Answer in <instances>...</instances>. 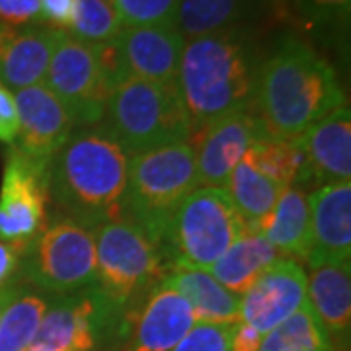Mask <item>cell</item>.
<instances>
[{
    "instance_id": "1",
    "label": "cell",
    "mask_w": 351,
    "mask_h": 351,
    "mask_svg": "<svg viewBox=\"0 0 351 351\" xmlns=\"http://www.w3.org/2000/svg\"><path fill=\"white\" fill-rule=\"evenodd\" d=\"M346 104V92L334 66L299 36L277 38L276 45L262 57L254 112L269 135L301 137Z\"/></svg>"
},
{
    "instance_id": "2",
    "label": "cell",
    "mask_w": 351,
    "mask_h": 351,
    "mask_svg": "<svg viewBox=\"0 0 351 351\" xmlns=\"http://www.w3.org/2000/svg\"><path fill=\"white\" fill-rule=\"evenodd\" d=\"M260 63L256 38L244 25L184 41L176 88L191 133L228 113L254 110Z\"/></svg>"
},
{
    "instance_id": "3",
    "label": "cell",
    "mask_w": 351,
    "mask_h": 351,
    "mask_svg": "<svg viewBox=\"0 0 351 351\" xmlns=\"http://www.w3.org/2000/svg\"><path fill=\"white\" fill-rule=\"evenodd\" d=\"M131 154L106 127H76L49 162V197L59 213L98 228L123 217Z\"/></svg>"
},
{
    "instance_id": "4",
    "label": "cell",
    "mask_w": 351,
    "mask_h": 351,
    "mask_svg": "<svg viewBox=\"0 0 351 351\" xmlns=\"http://www.w3.org/2000/svg\"><path fill=\"white\" fill-rule=\"evenodd\" d=\"M101 125L131 156L191 138V121L176 82L164 84L137 76L115 86Z\"/></svg>"
},
{
    "instance_id": "5",
    "label": "cell",
    "mask_w": 351,
    "mask_h": 351,
    "mask_svg": "<svg viewBox=\"0 0 351 351\" xmlns=\"http://www.w3.org/2000/svg\"><path fill=\"white\" fill-rule=\"evenodd\" d=\"M244 230L246 225L225 189L199 186L174 211L158 250L168 274L209 271Z\"/></svg>"
},
{
    "instance_id": "6",
    "label": "cell",
    "mask_w": 351,
    "mask_h": 351,
    "mask_svg": "<svg viewBox=\"0 0 351 351\" xmlns=\"http://www.w3.org/2000/svg\"><path fill=\"white\" fill-rule=\"evenodd\" d=\"M197 188L195 152L189 143L135 154L129 162L123 217L141 226L158 248L174 211Z\"/></svg>"
},
{
    "instance_id": "7",
    "label": "cell",
    "mask_w": 351,
    "mask_h": 351,
    "mask_svg": "<svg viewBox=\"0 0 351 351\" xmlns=\"http://www.w3.org/2000/svg\"><path fill=\"white\" fill-rule=\"evenodd\" d=\"M168 274L160 250L149 234L127 217L96 228L94 285L121 316V320Z\"/></svg>"
},
{
    "instance_id": "8",
    "label": "cell",
    "mask_w": 351,
    "mask_h": 351,
    "mask_svg": "<svg viewBox=\"0 0 351 351\" xmlns=\"http://www.w3.org/2000/svg\"><path fill=\"white\" fill-rule=\"evenodd\" d=\"M18 281L49 297L71 295L96 281V228L57 213L22 252Z\"/></svg>"
},
{
    "instance_id": "9",
    "label": "cell",
    "mask_w": 351,
    "mask_h": 351,
    "mask_svg": "<svg viewBox=\"0 0 351 351\" xmlns=\"http://www.w3.org/2000/svg\"><path fill=\"white\" fill-rule=\"evenodd\" d=\"M121 316L96 285L51 297L29 351H96L119 334Z\"/></svg>"
},
{
    "instance_id": "10",
    "label": "cell",
    "mask_w": 351,
    "mask_h": 351,
    "mask_svg": "<svg viewBox=\"0 0 351 351\" xmlns=\"http://www.w3.org/2000/svg\"><path fill=\"white\" fill-rule=\"evenodd\" d=\"M43 84L63 101L76 127L104 121L113 86L98 61L94 43L80 41L61 29Z\"/></svg>"
},
{
    "instance_id": "11",
    "label": "cell",
    "mask_w": 351,
    "mask_h": 351,
    "mask_svg": "<svg viewBox=\"0 0 351 351\" xmlns=\"http://www.w3.org/2000/svg\"><path fill=\"white\" fill-rule=\"evenodd\" d=\"M47 166L36 164L10 147L0 186V242L24 252L47 223Z\"/></svg>"
},
{
    "instance_id": "12",
    "label": "cell",
    "mask_w": 351,
    "mask_h": 351,
    "mask_svg": "<svg viewBox=\"0 0 351 351\" xmlns=\"http://www.w3.org/2000/svg\"><path fill=\"white\" fill-rule=\"evenodd\" d=\"M267 131L254 110L228 113L191 133L197 180L205 188H223L250 147Z\"/></svg>"
},
{
    "instance_id": "13",
    "label": "cell",
    "mask_w": 351,
    "mask_h": 351,
    "mask_svg": "<svg viewBox=\"0 0 351 351\" xmlns=\"http://www.w3.org/2000/svg\"><path fill=\"white\" fill-rule=\"evenodd\" d=\"M197 324L189 302L168 283H160L127 314L119 328L123 351H170Z\"/></svg>"
},
{
    "instance_id": "14",
    "label": "cell",
    "mask_w": 351,
    "mask_h": 351,
    "mask_svg": "<svg viewBox=\"0 0 351 351\" xmlns=\"http://www.w3.org/2000/svg\"><path fill=\"white\" fill-rule=\"evenodd\" d=\"M18 106V137L14 149L36 164L47 166L76 129L69 110L43 82L14 94Z\"/></svg>"
},
{
    "instance_id": "15",
    "label": "cell",
    "mask_w": 351,
    "mask_h": 351,
    "mask_svg": "<svg viewBox=\"0 0 351 351\" xmlns=\"http://www.w3.org/2000/svg\"><path fill=\"white\" fill-rule=\"evenodd\" d=\"M306 274L291 258H279L240 297V322L267 334L308 302Z\"/></svg>"
},
{
    "instance_id": "16",
    "label": "cell",
    "mask_w": 351,
    "mask_h": 351,
    "mask_svg": "<svg viewBox=\"0 0 351 351\" xmlns=\"http://www.w3.org/2000/svg\"><path fill=\"white\" fill-rule=\"evenodd\" d=\"M311 248L306 263H343L351 258V184L332 182L308 193Z\"/></svg>"
},
{
    "instance_id": "17",
    "label": "cell",
    "mask_w": 351,
    "mask_h": 351,
    "mask_svg": "<svg viewBox=\"0 0 351 351\" xmlns=\"http://www.w3.org/2000/svg\"><path fill=\"white\" fill-rule=\"evenodd\" d=\"M304 168L299 182H318L320 186L351 180V112L341 106L326 115L301 137Z\"/></svg>"
},
{
    "instance_id": "18",
    "label": "cell",
    "mask_w": 351,
    "mask_h": 351,
    "mask_svg": "<svg viewBox=\"0 0 351 351\" xmlns=\"http://www.w3.org/2000/svg\"><path fill=\"white\" fill-rule=\"evenodd\" d=\"M184 41L176 24L123 27L117 43L127 76L164 84L176 82Z\"/></svg>"
},
{
    "instance_id": "19",
    "label": "cell",
    "mask_w": 351,
    "mask_h": 351,
    "mask_svg": "<svg viewBox=\"0 0 351 351\" xmlns=\"http://www.w3.org/2000/svg\"><path fill=\"white\" fill-rule=\"evenodd\" d=\"M61 29L49 25H8L0 22V82L10 90L45 80Z\"/></svg>"
},
{
    "instance_id": "20",
    "label": "cell",
    "mask_w": 351,
    "mask_h": 351,
    "mask_svg": "<svg viewBox=\"0 0 351 351\" xmlns=\"http://www.w3.org/2000/svg\"><path fill=\"white\" fill-rule=\"evenodd\" d=\"M306 281L308 302L332 341V348L334 351H348L351 338L350 262L314 265Z\"/></svg>"
},
{
    "instance_id": "21",
    "label": "cell",
    "mask_w": 351,
    "mask_h": 351,
    "mask_svg": "<svg viewBox=\"0 0 351 351\" xmlns=\"http://www.w3.org/2000/svg\"><path fill=\"white\" fill-rule=\"evenodd\" d=\"M258 230L277 252L285 254V258L306 262L311 248L308 193L299 186L283 189L271 215Z\"/></svg>"
},
{
    "instance_id": "22",
    "label": "cell",
    "mask_w": 351,
    "mask_h": 351,
    "mask_svg": "<svg viewBox=\"0 0 351 351\" xmlns=\"http://www.w3.org/2000/svg\"><path fill=\"white\" fill-rule=\"evenodd\" d=\"M164 283L176 289L205 324H237L240 322V297L225 289L209 271L176 269L162 277Z\"/></svg>"
},
{
    "instance_id": "23",
    "label": "cell",
    "mask_w": 351,
    "mask_h": 351,
    "mask_svg": "<svg viewBox=\"0 0 351 351\" xmlns=\"http://www.w3.org/2000/svg\"><path fill=\"white\" fill-rule=\"evenodd\" d=\"M276 260H279V252L263 239L262 232L246 226L239 240L209 267V274L230 293L242 297Z\"/></svg>"
},
{
    "instance_id": "24",
    "label": "cell",
    "mask_w": 351,
    "mask_h": 351,
    "mask_svg": "<svg viewBox=\"0 0 351 351\" xmlns=\"http://www.w3.org/2000/svg\"><path fill=\"white\" fill-rule=\"evenodd\" d=\"M223 189L234 203L244 225L252 230H258L263 221L271 215L281 191L285 188L258 172L250 162L248 154H244L239 166L228 176Z\"/></svg>"
},
{
    "instance_id": "25",
    "label": "cell",
    "mask_w": 351,
    "mask_h": 351,
    "mask_svg": "<svg viewBox=\"0 0 351 351\" xmlns=\"http://www.w3.org/2000/svg\"><path fill=\"white\" fill-rule=\"evenodd\" d=\"M49 302V295L20 281L12 301L0 316V351L27 350Z\"/></svg>"
},
{
    "instance_id": "26",
    "label": "cell",
    "mask_w": 351,
    "mask_h": 351,
    "mask_svg": "<svg viewBox=\"0 0 351 351\" xmlns=\"http://www.w3.org/2000/svg\"><path fill=\"white\" fill-rule=\"evenodd\" d=\"M252 0H180L176 25L184 39L242 25Z\"/></svg>"
},
{
    "instance_id": "27",
    "label": "cell",
    "mask_w": 351,
    "mask_h": 351,
    "mask_svg": "<svg viewBox=\"0 0 351 351\" xmlns=\"http://www.w3.org/2000/svg\"><path fill=\"white\" fill-rule=\"evenodd\" d=\"M246 154L258 172L283 188L299 182L304 168V152L299 137L285 138L265 133L252 145Z\"/></svg>"
},
{
    "instance_id": "28",
    "label": "cell",
    "mask_w": 351,
    "mask_h": 351,
    "mask_svg": "<svg viewBox=\"0 0 351 351\" xmlns=\"http://www.w3.org/2000/svg\"><path fill=\"white\" fill-rule=\"evenodd\" d=\"M260 351H334L311 302L267 332Z\"/></svg>"
},
{
    "instance_id": "29",
    "label": "cell",
    "mask_w": 351,
    "mask_h": 351,
    "mask_svg": "<svg viewBox=\"0 0 351 351\" xmlns=\"http://www.w3.org/2000/svg\"><path fill=\"white\" fill-rule=\"evenodd\" d=\"M123 27L115 0H75L66 32L86 43H106L119 38Z\"/></svg>"
},
{
    "instance_id": "30",
    "label": "cell",
    "mask_w": 351,
    "mask_h": 351,
    "mask_svg": "<svg viewBox=\"0 0 351 351\" xmlns=\"http://www.w3.org/2000/svg\"><path fill=\"white\" fill-rule=\"evenodd\" d=\"M301 22L326 41H343L350 34L351 0H291Z\"/></svg>"
},
{
    "instance_id": "31",
    "label": "cell",
    "mask_w": 351,
    "mask_h": 351,
    "mask_svg": "<svg viewBox=\"0 0 351 351\" xmlns=\"http://www.w3.org/2000/svg\"><path fill=\"white\" fill-rule=\"evenodd\" d=\"M180 0H115L125 27L176 24Z\"/></svg>"
},
{
    "instance_id": "32",
    "label": "cell",
    "mask_w": 351,
    "mask_h": 351,
    "mask_svg": "<svg viewBox=\"0 0 351 351\" xmlns=\"http://www.w3.org/2000/svg\"><path fill=\"white\" fill-rule=\"evenodd\" d=\"M232 324L197 322L170 351H228Z\"/></svg>"
},
{
    "instance_id": "33",
    "label": "cell",
    "mask_w": 351,
    "mask_h": 351,
    "mask_svg": "<svg viewBox=\"0 0 351 351\" xmlns=\"http://www.w3.org/2000/svg\"><path fill=\"white\" fill-rule=\"evenodd\" d=\"M0 22L8 25H43L39 0H0Z\"/></svg>"
},
{
    "instance_id": "34",
    "label": "cell",
    "mask_w": 351,
    "mask_h": 351,
    "mask_svg": "<svg viewBox=\"0 0 351 351\" xmlns=\"http://www.w3.org/2000/svg\"><path fill=\"white\" fill-rule=\"evenodd\" d=\"M18 106L10 88L0 82V143L14 147L18 137Z\"/></svg>"
},
{
    "instance_id": "35",
    "label": "cell",
    "mask_w": 351,
    "mask_h": 351,
    "mask_svg": "<svg viewBox=\"0 0 351 351\" xmlns=\"http://www.w3.org/2000/svg\"><path fill=\"white\" fill-rule=\"evenodd\" d=\"M39 4H41L43 25L66 32V27L71 24L75 0H39Z\"/></svg>"
},
{
    "instance_id": "36",
    "label": "cell",
    "mask_w": 351,
    "mask_h": 351,
    "mask_svg": "<svg viewBox=\"0 0 351 351\" xmlns=\"http://www.w3.org/2000/svg\"><path fill=\"white\" fill-rule=\"evenodd\" d=\"M22 250L12 244L0 242V289L18 281Z\"/></svg>"
},
{
    "instance_id": "37",
    "label": "cell",
    "mask_w": 351,
    "mask_h": 351,
    "mask_svg": "<svg viewBox=\"0 0 351 351\" xmlns=\"http://www.w3.org/2000/svg\"><path fill=\"white\" fill-rule=\"evenodd\" d=\"M262 339L263 334H260L258 330H254L244 322H237L232 324L228 351H260Z\"/></svg>"
},
{
    "instance_id": "38",
    "label": "cell",
    "mask_w": 351,
    "mask_h": 351,
    "mask_svg": "<svg viewBox=\"0 0 351 351\" xmlns=\"http://www.w3.org/2000/svg\"><path fill=\"white\" fill-rule=\"evenodd\" d=\"M18 283H20V281H14V283H10V285H6V287L0 289V316H2V313H4V308L8 306V302L12 301L14 295H16Z\"/></svg>"
},
{
    "instance_id": "39",
    "label": "cell",
    "mask_w": 351,
    "mask_h": 351,
    "mask_svg": "<svg viewBox=\"0 0 351 351\" xmlns=\"http://www.w3.org/2000/svg\"><path fill=\"white\" fill-rule=\"evenodd\" d=\"M274 2H279V0H274ZM281 2H283V0H281Z\"/></svg>"
},
{
    "instance_id": "40",
    "label": "cell",
    "mask_w": 351,
    "mask_h": 351,
    "mask_svg": "<svg viewBox=\"0 0 351 351\" xmlns=\"http://www.w3.org/2000/svg\"><path fill=\"white\" fill-rule=\"evenodd\" d=\"M25 351H29V350H25Z\"/></svg>"
}]
</instances>
